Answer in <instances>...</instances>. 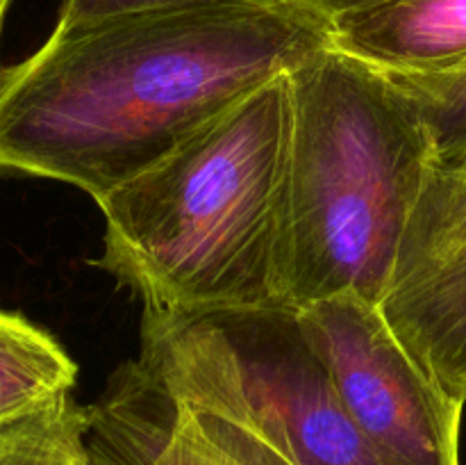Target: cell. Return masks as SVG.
<instances>
[{
  "instance_id": "5bb4252c",
  "label": "cell",
  "mask_w": 466,
  "mask_h": 465,
  "mask_svg": "<svg viewBox=\"0 0 466 465\" xmlns=\"http://www.w3.org/2000/svg\"><path fill=\"white\" fill-rule=\"evenodd\" d=\"M432 164L466 181V146H462V149L458 150H451V153L435 155V158H432Z\"/></svg>"
},
{
  "instance_id": "5b68a950",
  "label": "cell",
  "mask_w": 466,
  "mask_h": 465,
  "mask_svg": "<svg viewBox=\"0 0 466 465\" xmlns=\"http://www.w3.org/2000/svg\"><path fill=\"white\" fill-rule=\"evenodd\" d=\"M299 317L353 422L391 465H460L464 404L419 367L380 305L349 292Z\"/></svg>"
},
{
  "instance_id": "52a82bcc",
  "label": "cell",
  "mask_w": 466,
  "mask_h": 465,
  "mask_svg": "<svg viewBox=\"0 0 466 465\" xmlns=\"http://www.w3.org/2000/svg\"><path fill=\"white\" fill-rule=\"evenodd\" d=\"M89 408L96 465H291L241 424L168 397L137 363Z\"/></svg>"
},
{
  "instance_id": "3957f363",
  "label": "cell",
  "mask_w": 466,
  "mask_h": 465,
  "mask_svg": "<svg viewBox=\"0 0 466 465\" xmlns=\"http://www.w3.org/2000/svg\"><path fill=\"white\" fill-rule=\"evenodd\" d=\"M285 304L337 294L380 305L435 158L414 100L380 68L319 50L289 73Z\"/></svg>"
},
{
  "instance_id": "9c48e42d",
  "label": "cell",
  "mask_w": 466,
  "mask_h": 465,
  "mask_svg": "<svg viewBox=\"0 0 466 465\" xmlns=\"http://www.w3.org/2000/svg\"><path fill=\"white\" fill-rule=\"evenodd\" d=\"M76 378V360L50 333L0 310V424L68 395Z\"/></svg>"
},
{
  "instance_id": "7a4b0ae2",
  "label": "cell",
  "mask_w": 466,
  "mask_h": 465,
  "mask_svg": "<svg viewBox=\"0 0 466 465\" xmlns=\"http://www.w3.org/2000/svg\"><path fill=\"white\" fill-rule=\"evenodd\" d=\"M289 73L98 201V264L159 315L285 304Z\"/></svg>"
},
{
  "instance_id": "6da1fadb",
  "label": "cell",
  "mask_w": 466,
  "mask_h": 465,
  "mask_svg": "<svg viewBox=\"0 0 466 465\" xmlns=\"http://www.w3.org/2000/svg\"><path fill=\"white\" fill-rule=\"evenodd\" d=\"M330 46L294 0H237L57 26L0 76V171L98 203L273 78Z\"/></svg>"
},
{
  "instance_id": "9a60e30c",
  "label": "cell",
  "mask_w": 466,
  "mask_h": 465,
  "mask_svg": "<svg viewBox=\"0 0 466 465\" xmlns=\"http://www.w3.org/2000/svg\"><path fill=\"white\" fill-rule=\"evenodd\" d=\"M9 5H12V0H0V32H3V23H5V16H7ZM0 76H3V67H0Z\"/></svg>"
},
{
  "instance_id": "8992f818",
  "label": "cell",
  "mask_w": 466,
  "mask_h": 465,
  "mask_svg": "<svg viewBox=\"0 0 466 465\" xmlns=\"http://www.w3.org/2000/svg\"><path fill=\"white\" fill-rule=\"evenodd\" d=\"M380 313L419 367L466 404V181L431 164Z\"/></svg>"
},
{
  "instance_id": "30bf717a",
  "label": "cell",
  "mask_w": 466,
  "mask_h": 465,
  "mask_svg": "<svg viewBox=\"0 0 466 465\" xmlns=\"http://www.w3.org/2000/svg\"><path fill=\"white\" fill-rule=\"evenodd\" d=\"M91 408L68 395L0 424V465H96Z\"/></svg>"
},
{
  "instance_id": "ba28073f",
  "label": "cell",
  "mask_w": 466,
  "mask_h": 465,
  "mask_svg": "<svg viewBox=\"0 0 466 465\" xmlns=\"http://www.w3.org/2000/svg\"><path fill=\"white\" fill-rule=\"evenodd\" d=\"M330 44L385 73H437L466 59V0H380L330 18Z\"/></svg>"
},
{
  "instance_id": "4fadbf2b",
  "label": "cell",
  "mask_w": 466,
  "mask_h": 465,
  "mask_svg": "<svg viewBox=\"0 0 466 465\" xmlns=\"http://www.w3.org/2000/svg\"><path fill=\"white\" fill-rule=\"evenodd\" d=\"M294 3L305 5V7L314 9V12H319L321 16L332 18V16H339V14L353 12V9H362V7H369V5H376L380 3V0H294Z\"/></svg>"
},
{
  "instance_id": "7c38bea8",
  "label": "cell",
  "mask_w": 466,
  "mask_h": 465,
  "mask_svg": "<svg viewBox=\"0 0 466 465\" xmlns=\"http://www.w3.org/2000/svg\"><path fill=\"white\" fill-rule=\"evenodd\" d=\"M237 3V0H64L57 26H85L123 14L157 12V9L196 7V5Z\"/></svg>"
},
{
  "instance_id": "277c9868",
  "label": "cell",
  "mask_w": 466,
  "mask_h": 465,
  "mask_svg": "<svg viewBox=\"0 0 466 465\" xmlns=\"http://www.w3.org/2000/svg\"><path fill=\"white\" fill-rule=\"evenodd\" d=\"M137 365L168 397L241 424L291 465H391L353 422L289 305L144 310Z\"/></svg>"
},
{
  "instance_id": "8fae6325",
  "label": "cell",
  "mask_w": 466,
  "mask_h": 465,
  "mask_svg": "<svg viewBox=\"0 0 466 465\" xmlns=\"http://www.w3.org/2000/svg\"><path fill=\"white\" fill-rule=\"evenodd\" d=\"M385 73V71H382ZM421 112L435 155L466 146V59L437 73H387Z\"/></svg>"
}]
</instances>
